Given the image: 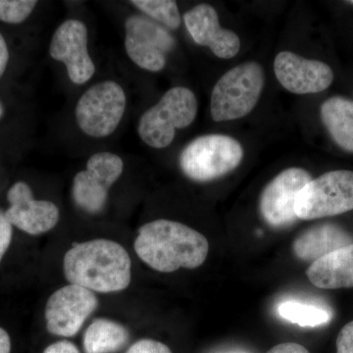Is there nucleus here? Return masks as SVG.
Instances as JSON below:
<instances>
[{
    "label": "nucleus",
    "instance_id": "0eeeda50",
    "mask_svg": "<svg viewBox=\"0 0 353 353\" xmlns=\"http://www.w3.org/2000/svg\"><path fill=\"white\" fill-rule=\"evenodd\" d=\"M126 105V94L119 83L114 81L95 83L77 102V124L92 138H106L117 130Z\"/></svg>",
    "mask_w": 353,
    "mask_h": 353
},
{
    "label": "nucleus",
    "instance_id": "2eb2a0df",
    "mask_svg": "<svg viewBox=\"0 0 353 353\" xmlns=\"http://www.w3.org/2000/svg\"><path fill=\"white\" fill-rule=\"evenodd\" d=\"M190 37L197 44L208 46L216 57L231 59L241 50L238 34L220 26L217 11L209 4H199L183 15Z\"/></svg>",
    "mask_w": 353,
    "mask_h": 353
},
{
    "label": "nucleus",
    "instance_id": "a211bd4d",
    "mask_svg": "<svg viewBox=\"0 0 353 353\" xmlns=\"http://www.w3.org/2000/svg\"><path fill=\"white\" fill-rule=\"evenodd\" d=\"M323 124L341 148L353 152V101L341 97L327 99L320 109Z\"/></svg>",
    "mask_w": 353,
    "mask_h": 353
},
{
    "label": "nucleus",
    "instance_id": "b1692460",
    "mask_svg": "<svg viewBox=\"0 0 353 353\" xmlns=\"http://www.w3.org/2000/svg\"><path fill=\"white\" fill-rule=\"evenodd\" d=\"M12 241V225L7 220L6 213L0 211V262Z\"/></svg>",
    "mask_w": 353,
    "mask_h": 353
},
{
    "label": "nucleus",
    "instance_id": "f3484780",
    "mask_svg": "<svg viewBox=\"0 0 353 353\" xmlns=\"http://www.w3.org/2000/svg\"><path fill=\"white\" fill-rule=\"evenodd\" d=\"M306 276L319 289L353 288V243L311 263Z\"/></svg>",
    "mask_w": 353,
    "mask_h": 353
},
{
    "label": "nucleus",
    "instance_id": "c756f323",
    "mask_svg": "<svg viewBox=\"0 0 353 353\" xmlns=\"http://www.w3.org/2000/svg\"><path fill=\"white\" fill-rule=\"evenodd\" d=\"M3 105H2L1 101H0V118H1V116L3 115Z\"/></svg>",
    "mask_w": 353,
    "mask_h": 353
},
{
    "label": "nucleus",
    "instance_id": "39448f33",
    "mask_svg": "<svg viewBox=\"0 0 353 353\" xmlns=\"http://www.w3.org/2000/svg\"><path fill=\"white\" fill-rule=\"evenodd\" d=\"M243 150L236 139L226 134H206L190 141L179 158L181 170L194 182L222 178L241 164Z\"/></svg>",
    "mask_w": 353,
    "mask_h": 353
},
{
    "label": "nucleus",
    "instance_id": "6ab92c4d",
    "mask_svg": "<svg viewBox=\"0 0 353 353\" xmlns=\"http://www.w3.org/2000/svg\"><path fill=\"white\" fill-rule=\"evenodd\" d=\"M128 330L119 323L97 319L88 326L83 336L85 353H115L129 341Z\"/></svg>",
    "mask_w": 353,
    "mask_h": 353
},
{
    "label": "nucleus",
    "instance_id": "1a4fd4ad",
    "mask_svg": "<svg viewBox=\"0 0 353 353\" xmlns=\"http://www.w3.org/2000/svg\"><path fill=\"white\" fill-rule=\"evenodd\" d=\"M175 46L170 32L143 16L132 15L125 22V48L139 68L161 71L166 66L167 54Z\"/></svg>",
    "mask_w": 353,
    "mask_h": 353
},
{
    "label": "nucleus",
    "instance_id": "a878e982",
    "mask_svg": "<svg viewBox=\"0 0 353 353\" xmlns=\"http://www.w3.org/2000/svg\"><path fill=\"white\" fill-rule=\"evenodd\" d=\"M43 353H80L78 347L68 341H57L44 350Z\"/></svg>",
    "mask_w": 353,
    "mask_h": 353
},
{
    "label": "nucleus",
    "instance_id": "f257e3e1",
    "mask_svg": "<svg viewBox=\"0 0 353 353\" xmlns=\"http://www.w3.org/2000/svg\"><path fill=\"white\" fill-rule=\"evenodd\" d=\"M134 250L153 270L171 273L201 266L208 259L209 243L203 234L183 223L159 219L139 229Z\"/></svg>",
    "mask_w": 353,
    "mask_h": 353
},
{
    "label": "nucleus",
    "instance_id": "9d476101",
    "mask_svg": "<svg viewBox=\"0 0 353 353\" xmlns=\"http://www.w3.org/2000/svg\"><path fill=\"white\" fill-rule=\"evenodd\" d=\"M99 299L94 292L69 284L51 294L44 317L46 329L55 336L70 338L79 333L83 323L94 312Z\"/></svg>",
    "mask_w": 353,
    "mask_h": 353
},
{
    "label": "nucleus",
    "instance_id": "5701e85b",
    "mask_svg": "<svg viewBox=\"0 0 353 353\" xmlns=\"http://www.w3.org/2000/svg\"><path fill=\"white\" fill-rule=\"evenodd\" d=\"M126 353H172L170 348L160 341L145 339L134 343Z\"/></svg>",
    "mask_w": 353,
    "mask_h": 353
},
{
    "label": "nucleus",
    "instance_id": "20e7f679",
    "mask_svg": "<svg viewBox=\"0 0 353 353\" xmlns=\"http://www.w3.org/2000/svg\"><path fill=\"white\" fill-rule=\"evenodd\" d=\"M197 109L196 94L190 88H170L159 102L141 116L138 125L139 138L150 148H167L173 143L176 130L192 124Z\"/></svg>",
    "mask_w": 353,
    "mask_h": 353
},
{
    "label": "nucleus",
    "instance_id": "7ed1b4c3",
    "mask_svg": "<svg viewBox=\"0 0 353 353\" xmlns=\"http://www.w3.org/2000/svg\"><path fill=\"white\" fill-rule=\"evenodd\" d=\"M264 83L263 68L257 62H245L229 70L213 88L211 117L215 122L245 117L256 106Z\"/></svg>",
    "mask_w": 353,
    "mask_h": 353
},
{
    "label": "nucleus",
    "instance_id": "393cba45",
    "mask_svg": "<svg viewBox=\"0 0 353 353\" xmlns=\"http://www.w3.org/2000/svg\"><path fill=\"white\" fill-rule=\"evenodd\" d=\"M336 353H353V321L345 325L339 333Z\"/></svg>",
    "mask_w": 353,
    "mask_h": 353
},
{
    "label": "nucleus",
    "instance_id": "dca6fc26",
    "mask_svg": "<svg viewBox=\"0 0 353 353\" xmlns=\"http://www.w3.org/2000/svg\"><path fill=\"white\" fill-rule=\"evenodd\" d=\"M352 243L353 238L345 229L326 223L308 228L299 234L292 243V252L301 261L313 263Z\"/></svg>",
    "mask_w": 353,
    "mask_h": 353
},
{
    "label": "nucleus",
    "instance_id": "c85d7f7f",
    "mask_svg": "<svg viewBox=\"0 0 353 353\" xmlns=\"http://www.w3.org/2000/svg\"><path fill=\"white\" fill-rule=\"evenodd\" d=\"M0 353H11L10 336L2 328H0Z\"/></svg>",
    "mask_w": 353,
    "mask_h": 353
},
{
    "label": "nucleus",
    "instance_id": "f8f14e48",
    "mask_svg": "<svg viewBox=\"0 0 353 353\" xmlns=\"http://www.w3.org/2000/svg\"><path fill=\"white\" fill-rule=\"evenodd\" d=\"M50 54L66 67L70 81L76 85L88 82L95 73L94 60L88 48L87 26L82 21L69 19L53 34Z\"/></svg>",
    "mask_w": 353,
    "mask_h": 353
},
{
    "label": "nucleus",
    "instance_id": "4be33fe9",
    "mask_svg": "<svg viewBox=\"0 0 353 353\" xmlns=\"http://www.w3.org/2000/svg\"><path fill=\"white\" fill-rule=\"evenodd\" d=\"M37 3L32 0H0V21L20 24L31 15Z\"/></svg>",
    "mask_w": 353,
    "mask_h": 353
},
{
    "label": "nucleus",
    "instance_id": "9b49d317",
    "mask_svg": "<svg viewBox=\"0 0 353 353\" xmlns=\"http://www.w3.org/2000/svg\"><path fill=\"white\" fill-rule=\"evenodd\" d=\"M311 180L312 176L303 168H289L276 176L260 196L259 212L264 222L274 229L294 224L296 197Z\"/></svg>",
    "mask_w": 353,
    "mask_h": 353
},
{
    "label": "nucleus",
    "instance_id": "6e6552de",
    "mask_svg": "<svg viewBox=\"0 0 353 353\" xmlns=\"http://www.w3.org/2000/svg\"><path fill=\"white\" fill-rule=\"evenodd\" d=\"M124 162L112 152H97L88 158L85 170L76 174L72 196L78 208L90 214L105 208L111 187L119 180Z\"/></svg>",
    "mask_w": 353,
    "mask_h": 353
},
{
    "label": "nucleus",
    "instance_id": "423d86ee",
    "mask_svg": "<svg viewBox=\"0 0 353 353\" xmlns=\"http://www.w3.org/2000/svg\"><path fill=\"white\" fill-rule=\"evenodd\" d=\"M353 210V171L336 170L318 176L299 192L297 219L315 220Z\"/></svg>",
    "mask_w": 353,
    "mask_h": 353
},
{
    "label": "nucleus",
    "instance_id": "cd10ccee",
    "mask_svg": "<svg viewBox=\"0 0 353 353\" xmlns=\"http://www.w3.org/2000/svg\"><path fill=\"white\" fill-rule=\"evenodd\" d=\"M9 61V51L6 39L0 34V78L3 76Z\"/></svg>",
    "mask_w": 353,
    "mask_h": 353
},
{
    "label": "nucleus",
    "instance_id": "7c9ffc66",
    "mask_svg": "<svg viewBox=\"0 0 353 353\" xmlns=\"http://www.w3.org/2000/svg\"><path fill=\"white\" fill-rule=\"evenodd\" d=\"M350 3H352L353 4V1H350Z\"/></svg>",
    "mask_w": 353,
    "mask_h": 353
},
{
    "label": "nucleus",
    "instance_id": "bb28decb",
    "mask_svg": "<svg viewBox=\"0 0 353 353\" xmlns=\"http://www.w3.org/2000/svg\"><path fill=\"white\" fill-rule=\"evenodd\" d=\"M267 353H310L305 347L296 343H280Z\"/></svg>",
    "mask_w": 353,
    "mask_h": 353
},
{
    "label": "nucleus",
    "instance_id": "ddd939ff",
    "mask_svg": "<svg viewBox=\"0 0 353 353\" xmlns=\"http://www.w3.org/2000/svg\"><path fill=\"white\" fill-rule=\"evenodd\" d=\"M6 216L12 226L32 236L48 233L59 221V209L53 202L37 201L28 183H14L7 192Z\"/></svg>",
    "mask_w": 353,
    "mask_h": 353
},
{
    "label": "nucleus",
    "instance_id": "412c9836",
    "mask_svg": "<svg viewBox=\"0 0 353 353\" xmlns=\"http://www.w3.org/2000/svg\"><path fill=\"white\" fill-rule=\"evenodd\" d=\"M131 3L152 19L161 23L171 30H176L181 25V15L178 4L172 0H132Z\"/></svg>",
    "mask_w": 353,
    "mask_h": 353
},
{
    "label": "nucleus",
    "instance_id": "f03ea898",
    "mask_svg": "<svg viewBox=\"0 0 353 353\" xmlns=\"http://www.w3.org/2000/svg\"><path fill=\"white\" fill-rule=\"evenodd\" d=\"M63 270L70 284L92 292H121L131 284V257L122 245L110 240L77 243L65 254Z\"/></svg>",
    "mask_w": 353,
    "mask_h": 353
},
{
    "label": "nucleus",
    "instance_id": "4468645a",
    "mask_svg": "<svg viewBox=\"0 0 353 353\" xmlns=\"http://www.w3.org/2000/svg\"><path fill=\"white\" fill-rule=\"evenodd\" d=\"M274 71L281 85L296 94H318L327 90L334 81V72L319 60L306 59L282 51L274 61Z\"/></svg>",
    "mask_w": 353,
    "mask_h": 353
},
{
    "label": "nucleus",
    "instance_id": "aec40b11",
    "mask_svg": "<svg viewBox=\"0 0 353 353\" xmlns=\"http://www.w3.org/2000/svg\"><path fill=\"white\" fill-rule=\"evenodd\" d=\"M278 313L281 317L292 324L310 328L322 326L332 319L331 312L327 309L297 301L281 303L278 307Z\"/></svg>",
    "mask_w": 353,
    "mask_h": 353
}]
</instances>
